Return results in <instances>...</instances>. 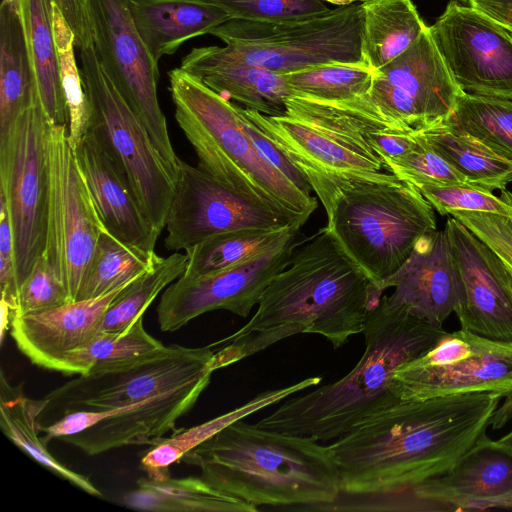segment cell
Here are the masks:
<instances>
[{
	"mask_svg": "<svg viewBox=\"0 0 512 512\" xmlns=\"http://www.w3.org/2000/svg\"><path fill=\"white\" fill-rule=\"evenodd\" d=\"M461 222L512 269V217L490 212L452 211Z\"/></svg>",
	"mask_w": 512,
	"mask_h": 512,
	"instance_id": "obj_44",
	"label": "cell"
},
{
	"mask_svg": "<svg viewBox=\"0 0 512 512\" xmlns=\"http://www.w3.org/2000/svg\"><path fill=\"white\" fill-rule=\"evenodd\" d=\"M0 262L15 264L14 233L4 197L0 194Z\"/></svg>",
	"mask_w": 512,
	"mask_h": 512,
	"instance_id": "obj_48",
	"label": "cell"
},
{
	"mask_svg": "<svg viewBox=\"0 0 512 512\" xmlns=\"http://www.w3.org/2000/svg\"><path fill=\"white\" fill-rule=\"evenodd\" d=\"M128 284L100 297L68 302L42 312L14 315L10 323L11 336L32 363L54 370L66 354L100 333L106 309Z\"/></svg>",
	"mask_w": 512,
	"mask_h": 512,
	"instance_id": "obj_22",
	"label": "cell"
},
{
	"mask_svg": "<svg viewBox=\"0 0 512 512\" xmlns=\"http://www.w3.org/2000/svg\"><path fill=\"white\" fill-rule=\"evenodd\" d=\"M415 138L418 141L416 148L385 160L388 171L412 185L423 182L444 185L467 183L442 157L418 137Z\"/></svg>",
	"mask_w": 512,
	"mask_h": 512,
	"instance_id": "obj_41",
	"label": "cell"
},
{
	"mask_svg": "<svg viewBox=\"0 0 512 512\" xmlns=\"http://www.w3.org/2000/svg\"><path fill=\"white\" fill-rule=\"evenodd\" d=\"M175 119L213 179L276 212L309 219L317 200L302 192L258 151L242 108L180 67L169 71Z\"/></svg>",
	"mask_w": 512,
	"mask_h": 512,
	"instance_id": "obj_5",
	"label": "cell"
},
{
	"mask_svg": "<svg viewBox=\"0 0 512 512\" xmlns=\"http://www.w3.org/2000/svg\"><path fill=\"white\" fill-rule=\"evenodd\" d=\"M181 69L228 100L268 116L285 114V99L291 94L283 74L249 64L224 47L192 49Z\"/></svg>",
	"mask_w": 512,
	"mask_h": 512,
	"instance_id": "obj_24",
	"label": "cell"
},
{
	"mask_svg": "<svg viewBox=\"0 0 512 512\" xmlns=\"http://www.w3.org/2000/svg\"><path fill=\"white\" fill-rule=\"evenodd\" d=\"M362 28L363 2H357L289 20L232 18L210 34L238 59L286 74L327 63L363 64Z\"/></svg>",
	"mask_w": 512,
	"mask_h": 512,
	"instance_id": "obj_7",
	"label": "cell"
},
{
	"mask_svg": "<svg viewBox=\"0 0 512 512\" xmlns=\"http://www.w3.org/2000/svg\"><path fill=\"white\" fill-rule=\"evenodd\" d=\"M498 440L512 449V430Z\"/></svg>",
	"mask_w": 512,
	"mask_h": 512,
	"instance_id": "obj_52",
	"label": "cell"
},
{
	"mask_svg": "<svg viewBox=\"0 0 512 512\" xmlns=\"http://www.w3.org/2000/svg\"><path fill=\"white\" fill-rule=\"evenodd\" d=\"M44 405V399L35 400L27 397L22 384L11 385L1 372L0 427L4 435L52 473L91 496H101V492L87 476L69 469L48 451L47 445L39 436L38 417Z\"/></svg>",
	"mask_w": 512,
	"mask_h": 512,
	"instance_id": "obj_30",
	"label": "cell"
},
{
	"mask_svg": "<svg viewBox=\"0 0 512 512\" xmlns=\"http://www.w3.org/2000/svg\"><path fill=\"white\" fill-rule=\"evenodd\" d=\"M376 71L414 104L424 127L446 121L463 93L451 77L428 28L406 51Z\"/></svg>",
	"mask_w": 512,
	"mask_h": 512,
	"instance_id": "obj_25",
	"label": "cell"
},
{
	"mask_svg": "<svg viewBox=\"0 0 512 512\" xmlns=\"http://www.w3.org/2000/svg\"><path fill=\"white\" fill-rule=\"evenodd\" d=\"M428 29L462 92L512 100V34L505 28L452 0Z\"/></svg>",
	"mask_w": 512,
	"mask_h": 512,
	"instance_id": "obj_16",
	"label": "cell"
},
{
	"mask_svg": "<svg viewBox=\"0 0 512 512\" xmlns=\"http://www.w3.org/2000/svg\"><path fill=\"white\" fill-rule=\"evenodd\" d=\"M188 264L187 254L174 252L159 256L143 274L131 281L111 302L100 324V332L122 333L140 317L159 293L181 277Z\"/></svg>",
	"mask_w": 512,
	"mask_h": 512,
	"instance_id": "obj_35",
	"label": "cell"
},
{
	"mask_svg": "<svg viewBox=\"0 0 512 512\" xmlns=\"http://www.w3.org/2000/svg\"><path fill=\"white\" fill-rule=\"evenodd\" d=\"M244 118L248 133L262 156L302 192L307 195H311L312 188L303 173L253 122H251L245 115Z\"/></svg>",
	"mask_w": 512,
	"mask_h": 512,
	"instance_id": "obj_45",
	"label": "cell"
},
{
	"mask_svg": "<svg viewBox=\"0 0 512 512\" xmlns=\"http://www.w3.org/2000/svg\"><path fill=\"white\" fill-rule=\"evenodd\" d=\"M433 209L414 185L396 175L358 181L336 195L326 211V227L379 291L417 242L437 230Z\"/></svg>",
	"mask_w": 512,
	"mask_h": 512,
	"instance_id": "obj_6",
	"label": "cell"
},
{
	"mask_svg": "<svg viewBox=\"0 0 512 512\" xmlns=\"http://www.w3.org/2000/svg\"><path fill=\"white\" fill-rule=\"evenodd\" d=\"M165 348L145 330L143 316H140L125 332H100L82 347L66 354L53 371L86 376L120 370L150 359Z\"/></svg>",
	"mask_w": 512,
	"mask_h": 512,
	"instance_id": "obj_32",
	"label": "cell"
},
{
	"mask_svg": "<svg viewBox=\"0 0 512 512\" xmlns=\"http://www.w3.org/2000/svg\"><path fill=\"white\" fill-rule=\"evenodd\" d=\"M68 302L64 283L43 254L19 287L14 315L42 312Z\"/></svg>",
	"mask_w": 512,
	"mask_h": 512,
	"instance_id": "obj_42",
	"label": "cell"
},
{
	"mask_svg": "<svg viewBox=\"0 0 512 512\" xmlns=\"http://www.w3.org/2000/svg\"><path fill=\"white\" fill-rule=\"evenodd\" d=\"M212 374L160 392L140 402L105 411H73L40 427L43 442L59 439L89 456L131 445L154 446L187 413Z\"/></svg>",
	"mask_w": 512,
	"mask_h": 512,
	"instance_id": "obj_14",
	"label": "cell"
},
{
	"mask_svg": "<svg viewBox=\"0 0 512 512\" xmlns=\"http://www.w3.org/2000/svg\"><path fill=\"white\" fill-rule=\"evenodd\" d=\"M392 390L401 401L512 392V342L460 329L445 332L424 354L400 366Z\"/></svg>",
	"mask_w": 512,
	"mask_h": 512,
	"instance_id": "obj_11",
	"label": "cell"
},
{
	"mask_svg": "<svg viewBox=\"0 0 512 512\" xmlns=\"http://www.w3.org/2000/svg\"><path fill=\"white\" fill-rule=\"evenodd\" d=\"M216 489L255 506L332 504L340 476L328 445L236 420L188 452Z\"/></svg>",
	"mask_w": 512,
	"mask_h": 512,
	"instance_id": "obj_4",
	"label": "cell"
},
{
	"mask_svg": "<svg viewBox=\"0 0 512 512\" xmlns=\"http://www.w3.org/2000/svg\"><path fill=\"white\" fill-rule=\"evenodd\" d=\"M50 124L42 103L37 102L21 113L0 138V194L5 199L14 233L18 287L45 251Z\"/></svg>",
	"mask_w": 512,
	"mask_h": 512,
	"instance_id": "obj_9",
	"label": "cell"
},
{
	"mask_svg": "<svg viewBox=\"0 0 512 512\" xmlns=\"http://www.w3.org/2000/svg\"><path fill=\"white\" fill-rule=\"evenodd\" d=\"M61 10L75 35V46L82 49L93 44L88 0H52Z\"/></svg>",
	"mask_w": 512,
	"mask_h": 512,
	"instance_id": "obj_46",
	"label": "cell"
},
{
	"mask_svg": "<svg viewBox=\"0 0 512 512\" xmlns=\"http://www.w3.org/2000/svg\"><path fill=\"white\" fill-rule=\"evenodd\" d=\"M306 222L254 202L179 158L164 245L169 251H186L212 236L233 230Z\"/></svg>",
	"mask_w": 512,
	"mask_h": 512,
	"instance_id": "obj_15",
	"label": "cell"
},
{
	"mask_svg": "<svg viewBox=\"0 0 512 512\" xmlns=\"http://www.w3.org/2000/svg\"><path fill=\"white\" fill-rule=\"evenodd\" d=\"M123 497L125 506L152 512H257L258 507L226 494L202 477L137 481Z\"/></svg>",
	"mask_w": 512,
	"mask_h": 512,
	"instance_id": "obj_27",
	"label": "cell"
},
{
	"mask_svg": "<svg viewBox=\"0 0 512 512\" xmlns=\"http://www.w3.org/2000/svg\"><path fill=\"white\" fill-rule=\"evenodd\" d=\"M88 6L100 64L145 126L176 182L179 157L158 100V63L134 25L128 0H88Z\"/></svg>",
	"mask_w": 512,
	"mask_h": 512,
	"instance_id": "obj_10",
	"label": "cell"
},
{
	"mask_svg": "<svg viewBox=\"0 0 512 512\" xmlns=\"http://www.w3.org/2000/svg\"><path fill=\"white\" fill-rule=\"evenodd\" d=\"M443 123L512 161V100L463 92Z\"/></svg>",
	"mask_w": 512,
	"mask_h": 512,
	"instance_id": "obj_36",
	"label": "cell"
},
{
	"mask_svg": "<svg viewBox=\"0 0 512 512\" xmlns=\"http://www.w3.org/2000/svg\"><path fill=\"white\" fill-rule=\"evenodd\" d=\"M159 255L126 244L105 229L83 272L76 300L100 297L147 271Z\"/></svg>",
	"mask_w": 512,
	"mask_h": 512,
	"instance_id": "obj_34",
	"label": "cell"
},
{
	"mask_svg": "<svg viewBox=\"0 0 512 512\" xmlns=\"http://www.w3.org/2000/svg\"><path fill=\"white\" fill-rule=\"evenodd\" d=\"M414 135L463 176L468 184L505 190L512 182V161L474 137L438 123L413 131Z\"/></svg>",
	"mask_w": 512,
	"mask_h": 512,
	"instance_id": "obj_31",
	"label": "cell"
},
{
	"mask_svg": "<svg viewBox=\"0 0 512 512\" xmlns=\"http://www.w3.org/2000/svg\"><path fill=\"white\" fill-rule=\"evenodd\" d=\"M454 1H457L459 2L460 4H463L465 6H469L470 5V2L471 0H454Z\"/></svg>",
	"mask_w": 512,
	"mask_h": 512,
	"instance_id": "obj_53",
	"label": "cell"
},
{
	"mask_svg": "<svg viewBox=\"0 0 512 512\" xmlns=\"http://www.w3.org/2000/svg\"><path fill=\"white\" fill-rule=\"evenodd\" d=\"M24 33L43 109L55 125L69 124L53 29L52 0H19Z\"/></svg>",
	"mask_w": 512,
	"mask_h": 512,
	"instance_id": "obj_29",
	"label": "cell"
},
{
	"mask_svg": "<svg viewBox=\"0 0 512 512\" xmlns=\"http://www.w3.org/2000/svg\"><path fill=\"white\" fill-rule=\"evenodd\" d=\"M134 25L158 63L186 41L232 19L222 7L204 0H128Z\"/></svg>",
	"mask_w": 512,
	"mask_h": 512,
	"instance_id": "obj_26",
	"label": "cell"
},
{
	"mask_svg": "<svg viewBox=\"0 0 512 512\" xmlns=\"http://www.w3.org/2000/svg\"><path fill=\"white\" fill-rule=\"evenodd\" d=\"M504 398L503 403L498 405L490 420V426L493 430L503 428L512 420V392Z\"/></svg>",
	"mask_w": 512,
	"mask_h": 512,
	"instance_id": "obj_49",
	"label": "cell"
},
{
	"mask_svg": "<svg viewBox=\"0 0 512 512\" xmlns=\"http://www.w3.org/2000/svg\"><path fill=\"white\" fill-rule=\"evenodd\" d=\"M392 306H402L413 316L436 328L454 312L461 294V280L449 238L435 230L423 236L405 263L379 286Z\"/></svg>",
	"mask_w": 512,
	"mask_h": 512,
	"instance_id": "obj_21",
	"label": "cell"
},
{
	"mask_svg": "<svg viewBox=\"0 0 512 512\" xmlns=\"http://www.w3.org/2000/svg\"><path fill=\"white\" fill-rule=\"evenodd\" d=\"M283 75L290 95L334 101L367 94L374 71L363 64L327 63Z\"/></svg>",
	"mask_w": 512,
	"mask_h": 512,
	"instance_id": "obj_37",
	"label": "cell"
},
{
	"mask_svg": "<svg viewBox=\"0 0 512 512\" xmlns=\"http://www.w3.org/2000/svg\"><path fill=\"white\" fill-rule=\"evenodd\" d=\"M213 345H170L158 355L133 366L77 376L48 393L38 417L39 429L73 411H105L134 404L212 374Z\"/></svg>",
	"mask_w": 512,
	"mask_h": 512,
	"instance_id": "obj_12",
	"label": "cell"
},
{
	"mask_svg": "<svg viewBox=\"0 0 512 512\" xmlns=\"http://www.w3.org/2000/svg\"><path fill=\"white\" fill-rule=\"evenodd\" d=\"M47 158L49 197L44 256L72 302L104 228L80 172L67 125L51 122Z\"/></svg>",
	"mask_w": 512,
	"mask_h": 512,
	"instance_id": "obj_13",
	"label": "cell"
},
{
	"mask_svg": "<svg viewBox=\"0 0 512 512\" xmlns=\"http://www.w3.org/2000/svg\"><path fill=\"white\" fill-rule=\"evenodd\" d=\"M405 496L416 510L504 509L512 497V449L485 433L449 470Z\"/></svg>",
	"mask_w": 512,
	"mask_h": 512,
	"instance_id": "obj_19",
	"label": "cell"
},
{
	"mask_svg": "<svg viewBox=\"0 0 512 512\" xmlns=\"http://www.w3.org/2000/svg\"><path fill=\"white\" fill-rule=\"evenodd\" d=\"M248 413V405L221 415L205 423L191 428L176 429L169 437H164L159 443L142 456L140 467L147 477L162 480L169 477V468L198 445L208 440L230 423L242 419Z\"/></svg>",
	"mask_w": 512,
	"mask_h": 512,
	"instance_id": "obj_39",
	"label": "cell"
},
{
	"mask_svg": "<svg viewBox=\"0 0 512 512\" xmlns=\"http://www.w3.org/2000/svg\"><path fill=\"white\" fill-rule=\"evenodd\" d=\"M502 397L491 392L400 401L329 446L341 493L399 495L449 470L486 433Z\"/></svg>",
	"mask_w": 512,
	"mask_h": 512,
	"instance_id": "obj_1",
	"label": "cell"
},
{
	"mask_svg": "<svg viewBox=\"0 0 512 512\" xmlns=\"http://www.w3.org/2000/svg\"><path fill=\"white\" fill-rule=\"evenodd\" d=\"M302 223L278 228H245L212 236L186 250L184 276L197 277L230 268L281 244L299 232Z\"/></svg>",
	"mask_w": 512,
	"mask_h": 512,
	"instance_id": "obj_33",
	"label": "cell"
},
{
	"mask_svg": "<svg viewBox=\"0 0 512 512\" xmlns=\"http://www.w3.org/2000/svg\"><path fill=\"white\" fill-rule=\"evenodd\" d=\"M444 229L461 280L454 310L461 329L512 342V293L494 264L492 250L454 217Z\"/></svg>",
	"mask_w": 512,
	"mask_h": 512,
	"instance_id": "obj_20",
	"label": "cell"
},
{
	"mask_svg": "<svg viewBox=\"0 0 512 512\" xmlns=\"http://www.w3.org/2000/svg\"><path fill=\"white\" fill-rule=\"evenodd\" d=\"M360 2H366V1H369V0H359Z\"/></svg>",
	"mask_w": 512,
	"mask_h": 512,
	"instance_id": "obj_55",
	"label": "cell"
},
{
	"mask_svg": "<svg viewBox=\"0 0 512 512\" xmlns=\"http://www.w3.org/2000/svg\"><path fill=\"white\" fill-rule=\"evenodd\" d=\"M297 234L230 268L203 276L179 277L166 288L157 306L160 329L176 331L194 318L219 309L247 317L274 277L289 265Z\"/></svg>",
	"mask_w": 512,
	"mask_h": 512,
	"instance_id": "obj_17",
	"label": "cell"
},
{
	"mask_svg": "<svg viewBox=\"0 0 512 512\" xmlns=\"http://www.w3.org/2000/svg\"><path fill=\"white\" fill-rule=\"evenodd\" d=\"M392 306L386 295L370 309L365 349L342 378L285 400L256 425L272 431L330 441L401 400L392 390L395 371L424 354L445 333Z\"/></svg>",
	"mask_w": 512,
	"mask_h": 512,
	"instance_id": "obj_3",
	"label": "cell"
},
{
	"mask_svg": "<svg viewBox=\"0 0 512 512\" xmlns=\"http://www.w3.org/2000/svg\"><path fill=\"white\" fill-rule=\"evenodd\" d=\"M242 112L303 173L325 211L348 185L395 176L329 135L286 114L268 116L247 108H242Z\"/></svg>",
	"mask_w": 512,
	"mask_h": 512,
	"instance_id": "obj_18",
	"label": "cell"
},
{
	"mask_svg": "<svg viewBox=\"0 0 512 512\" xmlns=\"http://www.w3.org/2000/svg\"><path fill=\"white\" fill-rule=\"evenodd\" d=\"M225 9L232 18L281 21L328 12L323 0H204Z\"/></svg>",
	"mask_w": 512,
	"mask_h": 512,
	"instance_id": "obj_43",
	"label": "cell"
},
{
	"mask_svg": "<svg viewBox=\"0 0 512 512\" xmlns=\"http://www.w3.org/2000/svg\"><path fill=\"white\" fill-rule=\"evenodd\" d=\"M80 71L91 105L89 130L126 177L140 207L161 234L175 179L145 126L101 66L93 44L80 49Z\"/></svg>",
	"mask_w": 512,
	"mask_h": 512,
	"instance_id": "obj_8",
	"label": "cell"
},
{
	"mask_svg": "<svg viewBox=\"0 0 512 512\" xmlns=\"http://www.w3.org/2000/svg\"><path fill=\"white\" fill-rule=\"evenodd\" d=\"M414 186L441 215L460 210L512 217V193L506 189L496 196L492 190L467 183L444 185L423 182Z\"/></svg>",
	"mask_w": 512,
	"mask_h": 512,
	"instance_id": "obj_40",
	"label": "cell"
},
{
	"mask_svg": "<svg viewBox=\"0 0 512 512\" xmlns=\"http://www.w3.org/2000/svg\"><path fill=\"white\" fill-rule=\"evenodd\" d=\"M469 6L487 15L512 34V0H471Z\"/></svg>",
	"mask_w": 512,
	"mask_h": 512,
	"instance_id": "obj_47",
	"label": "cell"
},
{
	"mask_svg": "<svg viewBox=\"0 0 512 512\" xmlns=\"http://www.w3.org/2000/svg\"><path fill=\"white\" fill-rule=\"evenodd\" d=\"M323 1L329 2L336 6H346V5H351V4L360 2L359 0H323Z\"/></svg>",
	"mask_w": 512,
	"mask_h": 512,
	"instance_id": "obj_51",
	"label": "cell"
},
{
	"mask_svg": "<svg viewBox=\"0 0 512 512\" xmlns=\"http://www.w3.org/2000/svg\"><path fill=\"white\" fill-rule=\"evenodd\" d=\"M504 509H512V497L507 501Z\"/></svg>",
	"mask_w": 512,
	"mask_h": 512,
	"instance_id": "obj_54",
	"label": "cell"
},
{
	"mask_svg": "<svg viewBox=\"0 0 512 512\" xmlns=\"http://www.w3.org/2000/svg\"><path fill=\"white\" fill-rule=\"evenodd\" d=\"M411 0L363 2L362 62L379 70L406 51L427 30Z\"/></svg>",
	"mask_w": 512,
	"mask_h": 512,
	"instance_id": "obj_28",
	"label": "cell"
},
{
	"mask_svg": "<svg viewBox=\"0 0 512 512\" xmlns=\"http://www.w3.org/2000/svg\"><path fill=\"white\" fill-rule=\"evenodd\" d=\"M493 260L498 272L500 273V275L502 276V278L504 279L512 293V269H510L506 264H504L502 260L494 252Z\"/></svg>",
	"mask_w": 512,
	"mask_h": 512,
	"instance_id": "obj_50",
	"label": "cell"
},
{
	"mask_svg": "<svg viewBox=\"0 0 512 512\" xmlns=\"http://www.w3.org/2000/svg\"><path fill=\"white\" fill-rule=\"evenodd\" d=\"M382 294L325 226L295 247L289 265L270 282L250 320L218 341L214 369L227 367L300 333L325 337L334 348L363 333Z\"/></svg>",
	"mask_w": 512,
	"mask_h": 512,
	"instance_id": "obj_2",
	"label": "cell"
},
{
	"mask_svg": "<svg viewBox=\"0 0 512 512\" xmlns=\"http://www.w3.org/2000/svg\"><path fill=\"white\" fill-rule=\"evenodd\" d=\"M75 153L103 228L126 244L154 252L160 234L143 212L124 174L90 131Z\"/></svg>",
	"mask_w": 512,
	"mask_h": 512,
	"instance_id": "obj_23",
	"label": "cell"
},
{
	"mask_svg": "<svg viewBox=\"0 0 512 512\" xmlns=\"http://www.w3.org/2000/svg\"><path fill=\"white\" fill-rule=\"evenodd\" d=\"M53 29L58 51L61 84L69 114V138L75 149L89 130L91 105L74 54V32L61 10L54 3Z\"/></svg>",
	"mask_w": 512,
	"mask_h": 512,
	"instance_id": "obj_38",
	"label": "cell"
}]
</instances>
